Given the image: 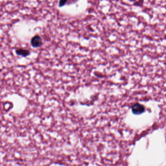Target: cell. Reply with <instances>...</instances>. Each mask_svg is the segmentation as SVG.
<instances>
[{
  "label": "cell",
  "instance_id": "cell-2",
  "mask_svg": "<svg viewBox=\"0 0 166 166\" xmlns=\"http://www.w3.org/2000/svg\"><path fill=\"white\" fill-rule=\"evenodd\" d=\"M145 111L144 107L140 104H136L132 108V111L136 115H139Z\"/></svg>",
  "mask_w": 166,
  "mask_h": 166
},
{
  "label": "cell",
  "instance_id": "cell-4",
  "mask_svg": "<svg viewBox=\"0 0 166 166\" xmlns=\"http://www.w3.org/2000/svg\"><path fill=\"white\" fill-rule=\"evenodd\" d=\"M68 0H60L59 1V7H63L65 4H66V3L67 2Z\"/></svg>",
  "mask_w": 166,
  "mask_h": 166
},
{
  "label": "cell",
  "instance_id": "cell-1",
  "mask_svg": "<svg viewBox=\"0 0 166 166\" xmlns=\"http://www.w3.org/2000/svg\"><path fill=\"white\" fill-rule=\"evenodd\" d=\"M31 44L34 48L40 47L43 44L42 39L39 35H35L31 39Z\"/></svg>",
  "mask_w": 166,
  "mask_h": 166
},
{
  "label": "cell",
  "instance_id": "cell-3",
  "mask_svg": "<svg viewBox=\"0 0 166 166\" xmlns=\"http://www.w3.org/2000/svg\"><path fill=\"white\" fill-rule=\"evenodd\" d=\"M16 53L17 55L22 56L23 57H26L29 56L30 54V52L27 49H18L16 50Z\"/></svg>",
  "mask_w": 166,
  "mask_h": 166
}]
</instances>
